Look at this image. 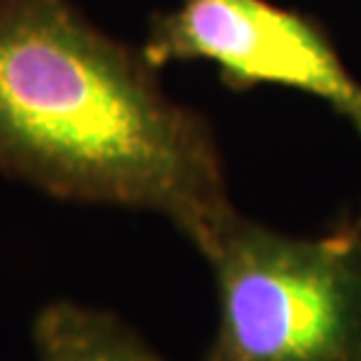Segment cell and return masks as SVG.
<instances>
[{"label":"cell","mask_w":361,"mask_h":361,"mask_svg":"<svg viewBox=\"0 0 361 361\" xmlns=\"http://www.w3.org/2000/svg\"><path fill=\"white\" fill-rule=\"evenodd\" d=\"M31 338L38 361H164L115 312L71 300L40 307Z\"/></svg>","instance_id":"obj_4"},{"label":"cell","mask_w":361,"mask_h":361,"mask_svg":"<svg viewBox=\"0 0 361 361\" xmlns=\"http://www.w3.org/2000/svg\"><path fill=\"white\" fill-rule=\"evenodd\" d=\"M355 223H357V226L361 228V214H359V216H357V219H355Z\"/></svg>","instance_id":"obj_5"},{"label":"cell","mask_w":361,"mask_h":361,"mask_svg":"<svg viewBox=\"0 0 361 361\" xmlns=\"http://www.w3.org/2000/svg\"><path fill=\"white\" fill-rule=\"evenodd\" d=\"M141 54L160 71L174 61H212L233 92L258 85L312 94L361 136V82L319 19L268 0H180L150 17Z\"/></svg>","instance_id":"obj_3"},{"label":"cell","mask_w":361,"mask_h":361,"mask_svg":"<svg viewBox=\"0 0 361 361\" xmlns=\"http://www.w3.org/2000/svg\"><path fill=\"white\" fill-rule=\"evenodd\" d=\"M0 174L157 214L200 254L237 212L207 115L68 0H0Z\"/></svg>","instance_id":"obj_1"},{"label":"cell","mask_w":361,"mask_h":361,"mask_svg":"<svg viewBox=\"0 0 361 361\" xmlns=\"http://www.w3.org/2000/svg\"><path fill=\"white\" fill-rule=\"evenodd\" d=\"M216 331L202 361H361V228L295 237L235 212L202 251Z\"/></svg>","instance_id":"obj_2"}]
</instances>
